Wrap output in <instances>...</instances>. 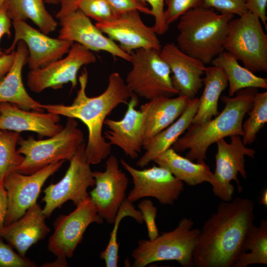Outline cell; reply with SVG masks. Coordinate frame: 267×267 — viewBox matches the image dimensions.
<instances>
[{
    "label": "cell",
    "instance_id": "obj_1",
    "mask_svg": "<svg viewBox=\"0 0 267 267\" xmlns=\"http://www.w3.org/2000/svg\"><path fill=\"white\" fill-rule=\"evenodd\" d=\"M254 220L252 200L235 197L221 202L199 229L193 253L194 267H233Z\"/></svg>",
    "mask_w": 267,
    "mask_h": 267
},
{
    "label": "cell",
    "instance_id": "obj_2",
    "mask_svg": "<svg viewBox=\"0 0 267 267\" xmlns=\"http://www.w3.org/2000/svg\"><path fill=\"white\" fill-rule=\"evenodd\" d=\"M88 81V73L84 68L79 77L80 89L71 105L43 104V107L48 112L78 119L85 124L89 134L85 154L90 165H96L111 154V145L102 135L106 117L120 104H127L133 93L118 72L110 75L107 88L96 96L87 95Z\"/></svg>",
    "mask_w": 267,
    "mask_h": 267
},
{
    "label": "cell",
    "instance_id": "obj_3",
    "mask_svg": "<svg viewBox=\"0 0 267 267\" xmlns=\"http://www.w3.org/2000/svg\"><path fill=\"white\" fill-rule=\"evenodd\" d=\"M258 89L248 88L237 91L235 96L223 95L222 111L213 119L199 125L190 124L186 133L173 144L176 152L189 149L186 157L196 162H205L208 148L221 139L234 135H243L244 116L252 106Z\"/></svg>",
    "mask_w": 267,
    "mask_h": 267
},
{
    "label": "cell",
    "instance_id": "obj_4",
    "mask_svg": "<svg viewBox=\"0 0 267 267\" xmlns=\"http://www.w3.org/2000/svg\"><path fill=\"white\" fill-rule=\"evenodd\" d=\"M234 17L203 6L191 9L179 18L177 45L205 64L211 63L224 51L229 23Z\"/></svg>",
    "mask_w": 267,
    "mask_h": 267
},
{
    "label": "cell",
    "instance_id": "obj_5",
    "mask_svg": "<svg viewBox=\"0 0 267 267\" xmlns=\"http://www.w3.org/2000/svg\"><path fill=\"white\" fill-rule=\"evenodd\" d=\"M191 218H183L171 231L153 240L141 239L133 250L132 266L144 267L155 262L176 261L183 267H194L193 253L199 229Z\"/></svg>",
    "mask_w": 267,
    "mask_h": 267
},
{
    "label": "cell",
    "instance_id": "obj_6",
    "mask_svg": "<svg viewBox=\"0 0 267 267\" xmlns=\"http://www.w3.org/2000/svg\"><path fill=\"white\" fill-rule=\"evenodd\" d=\"M84 141V133L78 128L76 119L68 118L65 127L54 135L44 140L29 136L21 137L17 151L24 160L17 171L29 175L61 161H70Z\"/></svg>",
    "mask_w": 267,
    "mask_h": 267
},
{
    "label": "cell",
    "instance_id": "obj_7",
    "mask_svg": "<svg viewBox=\"0 0 267 267\" xmlns=\"http://www.w3.org/2000/svg\"><path fill=\"white\" fill-rule=\"evenodd\" d=\"M160 51L138 48L131 53L132 67L125 83L132 93L147 100L178 95L173 86L171 71Z\"/></svg>",
    "mask_w": 267,
    "mask_h": 267
},
{
    "label": "cell",
    "instance_id": "obj_8",
    "mask_svg": "<svg viewBox=\"0 0 267 267\" xmlns=\"http://www.w3.org/2000/svg\"><path fill=\"white\" fill-rule=\"evenodd\" d=\"M259 18L247 11L230 22L224 44L229 52L253 73L267 71V35Z\"/></svg>",
    "mask_w": 267,
    "mask_h": 267
},
{
    "label": "cell",
    "instance_id": "obj_9",
    "mask_svg": "<svg viewBox=\"0 0 267 267\" xmlns=\"http://www.w3.org/2000/svg\"><path fill=\"white\" fill-rule=\"evenodd\" d=\"M85 142L79 146L64 177L44 190L43 212L47 218L67 201L77 206L89 196L88 189L94 186L95 179L85 154Z\"/></svg>",
    "mask_w": 267,
    "mask_h": 267
},
{
    "label": "cell",
    "instance_id": "obj_10",
    "mask_svg": "<svg viewBox=\"0 0 267 267\" xmlns=\"http://www.w3.org/2000/svg\"><path fill=\"white\" fill-rule=\"evenodd\" d=\"M230 137V143L223 138L216 142V168L210 183L213 194L223 201L233 199L234 187L231 183L232 180L237 184L239 191L242 190L237 176L239 174L243 178H247L245 156L254 158L256 153L254 149L246 146L240 135Z\"/></svg>",
    "mask_w": 267,
    "mask_h": 267
},
{
    "label": "cell",
    "instance_id": "obj_11",
    "mask_svg": "<svg viewBox=\"0 0 267 267\" xmlns=\"http://www.w3.org/2000/svg\"><path fill=\"white\" fill-rule=\"evenodd\" d=\"M103 221L89 196L73 211L56 218L54 232L48 239V250L56 257L72 258L88 227L92 223L101 224Z\"/></svg>",
    "mask_w": 267,
    "mask_h": 267
},
{
    "label": "cell",
    "instance_id": "obj_12",
    "mask_svg": "<svg viewBox=\"0 0 267 267\" xmlns=\"http://www.w3.org/2000/svg\"><path fill=\"white\" fill-rule=\"evenodd\" d=\"M96 60L92 51L79 43H74L64 58L39 69L30 70L27 75L28 87L36 93H40L49 88H61L69 82L72 88H75L77 85V74L80 68Z\"/></svg>",
    "mask_w": 267,
    "mask_h": 267
},
{
    "label": "cell",
    "instance_id": "obj_13",
    "mask_svg": "<svg viewBox=\"0 0 267 267\" xmlns=\"http://www.w3.org/2000/svg\"><path fill=\"white\" fill-rule=\"evenodd\" d=\"M120 163L133 179L134 186L127 198L132 203L142 198L153 197L162 205H172L183 191V182L165 168L154 166L138 170L123 159Z\"/></svg>",
    "mask_w": 267,
    "mask_h": 267
},
{
    "label": "cell",
    "instance_id": "obj_14",
    "mask_svg": "<svg viewBox=\"0 0 267 267\" xmlns=\"http://www.w3.org/2000/svg\"><path fill=\"white\" fill-rule=\"evenodd\" d=\"M64 162L61 161L50 164L29 175L15 171L5 178L3 185L7 192L8 208L4 225L19 219L37 203L44 182L59 170Z\"/></svg>",
    "mask_w": 267,
    "mask_h": 267
},
{
    "label": "cell",
    "instance_id": "obj_15",
    "mask_svg": "<svg viewBox=\"0 0 267 267\" xmlns=\"http://www.w3.org/2000/svg\"><path fill=\"white\" fill-rule=\"evenodd\" d=\"M94 188L89 195L98 215L109 223H113L119 209L125 199L129 180L119 168L117 158L109 156L104 171L92 172Z\"/></svg>",
    "mask_w": 267,
    "mask_h": 267
},
{
    "label": "cell",
    "instance_id": "obj_16",
    "mask_svg": "<svg viewBox=\"0 0 267 267\" xmlns=\"http://www.w3.org/2000/svg\"><path fill=\"white\" fill-rule=\"evenodd\" d=\"M95 25L129 54L141 48L160 51L162 47L153 27L143 22L138 10L123 13L109 21L96 22Z\"/></svg>",
    "mask_w": 267,
    "mask_h": 267
},
{
    "label": "cell",
    "instance_id": "obj_17",
    "mask_svg": "<svg viewBox=\"0 0 267 267\" xmlns=\"http://www.w3.org/2000/svg\"><path fill=\"white\" fill-rule=\"evenodd\" d=\"M12 24L14 37L4 53L14 50L17 43L23 41L29 51L27 64L30 70L39 69L62 58L74 44L72 41L48 37L31 27L25 21H12Z\"/></svg>",
    "mask_w": 267,
    "mask_h": 267
},
{
    "label": "cell",
    "instance_id": "obj_18",
    "mask_svg": "<svg viewBox=\"0 0 267 267\" xmlns=\"http://www.w3.org/2000/svg\"><path fill=\"white\" fill-rule=\"evenodd\" d=\"M61 28L58 38L79 43L91 51H104L114 57L131 62L132 56L113 40L106 36L80 9L59 19Z\"/></svg>",
    "mask_w": 267,
    "mask_h": 267
},
{
    "label": "cell",
    "instance_id": "obj_19",
    "mask_svg": "<svg viewBox=\"0 0 267 267\" xmlns=\"http://www.w3.org/2000/svg\"><path fill=\"white\" fill-rule=\"evenodd\" d=\"M138 102L137 96L133 93L123 118L120 120L106 119L104 123L109 129L104 132V138L132 159L138 156L144 141V113L135 109Z\"/></svg>",
    "mask_w": 267,
    "mask_h": 267
},
{
    "label": "cell",
    "instance_id": "obj_20",
    "mask_svg": "<svg viewBox=\"0 0 267 267\" xmlns=\"http://www.w3.org/2000/svg\"><path fill=\"white\" fill-rule=\"evenodd\" d=\"M161 57L168 65L172 83L178 95L190 99L196 97L203 85L206 66L200 60L182 51L175 44L168 43L162 47Z\"/></svg>",
    "mask_w": 267,
    "mask_h": 267
},
{
    "label": "cell",
    "instance_id": "obj_21",
    "mask_svg": "<svg viewBox=\"0 0 267 267\" xmlns=\"http://www.w3.org/2000/svg\"><path fill=\"white\" fill-rule=\"evenodd\" d=\"M60 121V115L53 113L30 111L11 103L0 102V130L31 131L49 137L63 129Z\"/></svg>",
    "mask_w": 267,
    "mask_h": 267
},
{
    "label": "cell",
    "instance_id": "obj_22",
    "mask_svg": "<svg viewBox=\"0 0 267 267\" xmlns=\"http://www.w3.org/2000/svg\"><path fill=\"white\" fill-rule=\"evenodd\" d=\"M39 204L36 203L16 221L0 230V236L23 257L29 248L50 232Z\"/></svg>",
    "mask_w": 267,
    "mask_h": 267
},
{
    "label": "cell",
    "instance_id": "obj_23",
    "mask_svg": "<svg viewBox=\"0 0 267 267\" xmlns=\"http://www.w3.org/2000/svg\"><path fill=\"white\" fill-rule=\"evenodd\" d=\"M17 45L13 63L0 81V102H9L24 110L44 112L43 104L30 96L23 83L22 69L27 63L29 57L27 46L22 41Z\"/></svg>",
    "mask_w": 267,
    "mask_h": 267
},
{
    "label": "cell",
    "instance_id": "obj_24",
    "mask_svg": "<svg viewBox=\"0 0 267 267\" xmlns=\"http://www.w3.org/2000/svg\"><path fill=\"white\" fill-rule=\"evenodd\" d=\"M190 100L180 95L174 98L160 96L142 104L140 110L144 115V143L174 122L183 112Z\"/></svg>",
    "mask_w": 267,
    "mask_h": 267
},
{
    "label": "cell",
    "instance_id": "obj_25",
    "mask_svg": "<svg viewBox=\"0 0 267 267\" xmlns=\"http://www.w3.org/2000/svg\"><path fill=\"white\" fill-rule=\"evenodd\" d=\"M198 105L199 98L191 99L183 112L174 122L144 142L143 148L145 152L137 160L136 165L144 168L171 148L191 124Z\"/></svg>",
    "mask_w": 267,
    "mask_h": 267
},
{
    "label": "cell",
    "instance_id": "obj_26",
    "mask_svg": "<svg viewBox=\"0 0 267 267\" xmlns=\"http://www.w3.org/2000/svg\"><path fill=\"white\" fill-rule=\"evenodd\" d=\"M153 161L189 186H196L205 182L210 183L213 177V173L205 162L194 163L178 154L172 147L160 154Z\"/></svg>",
    "mask_w": 267,
    "mask_h": 267
},
{
    "label": "cell",
    "instance_id": "obj_27",
    "mask_svg": "<svg viewBox=\"0 0 267 267\" xmlns=\"http://www.w3.org/2000/svg\"><path fill=\"white\" fill-rule=\"evenodd\" d=\"M203 78L204 88L199 98V105L191 124L199 125L206 122L219 113L218 102L222 92L228 86L227 77L218 66L206 67Z\"/></svg>",
    "mask_w": 267,
    "mask_h": 267
},
{
    "label": "cell",
    "instance_id": "obj_28",
    "mask_svg": "<svg viewBox=\"0 0 267 267\" xmlns=\"http://www.w3.org/2000/svg\"><path fill=\"white\" fill-rule=\"evenodd\" d=\"M238 61L234 56L224 50L211 63L213 66L221 68L225 74L229 85V96H234L237 91L243 89H267V78L256 75L240 65Z\"/></svg>",
    "mask_w": 267,
    "mask_h": 267
},
{
    "label": "cell",
    "instance_id": "obj_29",
    "mask_svg": "<svg viewBox=\"0 0 267 267\" xmlns=\"http://www.w3.org/2000/svg\"><path fill=\"white\" fill-rule=\"evenodd\" d=\"M3 5L12 21L30 19L46 35L57 27V21L46 10L44 0H5Z\"/></svg>",
    "mask_w": 267,
    "mask_h": 267
},
{
    "label": "cell",
    "instance_id": "obj_30",
    "mask_svg": "<svg viewBox=\"0 0 267 267\" xmlns=\"http://www.w3.org/2000/svg\"><path fill=\"white\" fill-rule=\"evenodd\" d=\"M254 264L267 265V221L263 219L259 226L254 224L248 232L243 252L233 267H247Z\"/></svg>",
    "mask_w": 267,
    "mask_h": 267
},
{
    "label": "cell",
    "instance_id": "obj_31",
    "mask_svg": "<svg viewBox=\"0 0 267 267\" xmlns=\"http://www.w3.org/2000/svg\"><path fill=\"white\" fill-rule=\"evenodd\" d=\"M21 138L19 132L0 130V185L11 173L17 171L24 160L16 146Z\"/></svg>",
    "mask_w": 267,
    "mask_h": 267
},
{
    "label": "cell",
    "instance_id": "obj_32",
    "mask_svg": "<svg viewBox=\"0 0 267 267\" xmlns=\"http://www.w3.org/2000/svg\"><path fill=\"white\" fill-rule=\"evenodd\" d=\"M126 217L134 218L139 223L143 220L141 213L136 210L133 203L125 198L121 204L116 216L114 226L110 233V239L105 249L101 252L100 258L103 260L107 267H117L119 261V244L117 233L121 221Z\"/></svg>",
    "mask_w": 267,
    "mask_h": 267
},
{
    "label": "cell",
    "instance_id": "obj_33",
    "mask_svg": "<svg viewBox=\"0 0 267 267\" xmlns=\"http://www.w3.org/2000/svg\"><path fill=\"white\" fill-rule=\"evenodd\" d=\"M248 118L242 123V141L246 145L253 143L259 132L267 122V91L255 95Z\"/></svg>",
    "mask_w": 267,
    "mask_h": 267
},
{
    "label": "cell",
    "instance_id": "obj_34",
    "mask_svg": "<svg viewBox=\"0 0 267 267\" xmlns=\"http://www.w3.org/2000/svg\"><path fill=\"white\" fill-rule=\"evenodd\" d=\"M79 9L96 22L109 21L118 16L107 0H82Z\"/></svg>",
    "mask_w": 267,
    "mask_h": 267
},
{
    "label": "cell",
    "instance_id": "obj_35",
    "mask_svg": "<svg viewBox=\"0 0 267 267\" xmlns=\"http://www.w3.org/2000/svg\"><path fill=\"white\" fill-rule=\"evenodd\" d=\"M36 263L15 252L0 236V267H36Z\"/></svg>",
    "mask_w": 267,
    "mask_h": 267
},
{
    "label": "cell",
    "instance_id": "obj_36",
    "mask_svg": "<svg viewBox=\"0 0 267 267\" xmlns=\"http://www.w3.org/2000/svg\"><path fill=\"white\" fill-rule=\"evenodd\" d=\"M167 8L164 11L166 24H170L177 21L191 9L202 6V0H165Z\"/></svg>",
    "mask_w": 267,
    "mask_h": 267
},
{
    "label": "cell",
    "instance_id": "obj_37",
    "mask_svg": "<svg viewBox=\"0 0 267 267\" xmlns=\"http://www.w3.org/2000/svg\"><path fill=\"white\" fill-rule=\"evenodd\" d=\"M202 6L223 14L240 16L248 11L246 0H202Z\"/></svg>",
    "mask_w": 267,
    "mask_h": 267
},
{
    "label": "cell",
    "instance_id": "obj_38",
    "mask_svg": "<svg viewBox=\"0 0 267 267\" xmlns=\"http://www.w3.org/2000/svg\"><path fill=\"white\" fill-rule=\"evenodd\" d=\"M143 222L146 223L149 240H153L159 234L156 223L157 209L149 199H144L138 205Z\"/></svg>",
    "mask_w": 267,
    "mask_h": 267
},
{
    "label": "cell",
    "instance_id": "obj_39",
    "mask_svg": "<svg viewBox=\"0 0 267 267\" xmlns=\"http://www.w3.org/2000/svg\"><path fill=\"white\" fill-rule=\"evenodd\" d=\"M141 3L151 6L152 15L154 16L155 22L153 28L157 35L164 34L168 30L169 26L166 24L164 18L165 0H138Z\"/></svg>",
    "mask_w": 267,
    "mask_h": 267
},
{
    "label": "cell",
    "instance_id": "obj_40",
    "mask_svg": "<svg viewBox=\"0 0 267 267\" xmlns=\"http://www.w3.org/2000/svg\"><path fill=\"white\" fill-rule=\"evenodd\" d=\"M119 16L132 10H138L144 14L152 15L151 9L138 0H107Z\"/></svg>",
    "mask_w": 267,
    "mask_h": 267
},
{
    "label": "cell",
    "instance_id": "obj_41",
    "mask_svg": "<svg viewBox=\"0 0 267 267\" xmlns=\"http://www.w3.org/2000/svg\"><path fill=\"white\" fill-rule=\"evenodd\" d=\"M248 11L255 14L267 27V0H246Z\"/></svg>",
    "mask_w": 267,
    "mask_h": 267
},
{
    "label": "cell",
    "instance_id": "obj_42",
    "mask_svg": "<svg viewBox=\"0 0 267 267\" xmlns=\"http://www.w3.org/2000/svg\"><path fill=\"white\" fill-rule=\"evenodd\" d=\"M11 24V20L7 15L5 8L2 5L0 7V40L5 35H6L8 38L10 37L11 35L10 30ZM4 53L2 51L0 47V56L3 55Z\"/></svg>",
    "mask_w": 267,
    "mask_h": 267
},
{
    "label": "cell",
    "instance_id": "obj_43",
    "mask_svg": "<svg viewBox=\"0 0 267 267\" xmlns=\"http://www.w3.org/2000/svg\"><path fill=\"white\" fill-rule=\"evenodd\" d=\"M82 0H57L60 3V8L56 13V17L60 19L67 14L79 9V6Z\"/></svg>",
    "mask_w": 267,
    "mask_h": 267
},
{
    "label": "cell",
    "instance_id": "obj_44",
    "mask_svg": "<svg viewBox=\"0 0 267 267\" xmlns=\"http://www.w3.org/2000/svg\"><path fill=\"white\" fill-rule=\"evenodd\" d=\"M15 55V50L4 53L0 56V81L5 76L10 69Z\"/></svg>",
    "mask_w": 267,
    "mask_h": 267
},
{
    "label": "cell",
    "instance_id": "obj_45",
    "mask_svg": "<svg viewBox=\"0 0 267 267\" xmlns=\"http://www.w3.org/2000/svg\"><path fill=\"white\" fill-rule=\"evenodd\" d=\"M8 200L7 192L3 184L0 185V230L4 226L7 213Z\"/></svg>",
    "mask_w": 267,
    "mask_h": 267
},
{
    "label": "cell",
    "instance_id": "obj_46",
    "mask_svg": "<svg viewBox=\"0 0 267 267\" xmlns=\"http://www.w3.org/2000/svg\"><path fill=\"white\" fill-rule=\"evenodd\" d=\"M54 262L46 263L41 266L42 267H68L66 258L64 257H57Z\"/></svg>",
    "mask_w": 267,
    "mask_h": 267
},
{
    "label": "cell",
    "instance_id": "obj_47",
    "mask_svg": "<svg viewBox=\"0 0 267 267\" xmlns=\"http://www.w3.org/2000/svg\"><path fill=\"white\" fill-rule=\"evenodd\" d=\"M260 202L264 206H267V189H265L262 193L261 196L260 197Z\"/></svg>",
    "mask_w": 267,
    "mask_h": 267
},
{
    "label": "cell",
    "instance_id": "obj_48",
    "mask_svg": "<svg viewBox=\"0 0 267 267\" xmlns=\"http://www.w3.org/2000/svg\"><path fill=\"white\" fill-rule=\"evenodd\" d=\"M45 2L49 4H55L58 3L57 0H44Z\"/></svg>",
    "mask_w": 267,
    "mask_h": 267
},
{
    "label": "cell",
    "instance_id": "obj_49",
    "mask_svg": "<svg viewBox=\"0 0 267 267\" xmlns=\"http://www.w3.org/2000/svg\"><path fill=\"white\" fill-rule=\"evenodd\" d=\"M5 0H0V7L3 5Z\"/></svg>",
    "mask_w": 267,
    "mask_h": 267
}]
</instances>
